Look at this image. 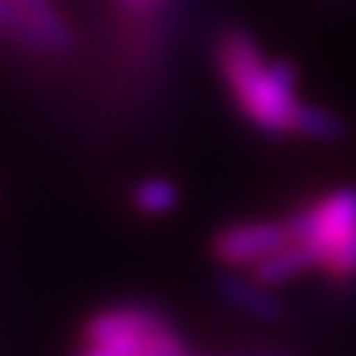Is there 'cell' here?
<instances>
[{
	"label": "cell",
	"mask_w": 356,
	"mask_h": 356,
	"mask_svg": "<svg viewBox=\"0 0 356 356\" xmlns=\"http://www.w3.org/2000/svg\"><path fill=\"white\" fill-rule=\"evenodd\" d=\"M217 69L241 116L264 134H297L303 102L297 72L285 60H267L247 30L229 27L217 36Z\"/></svg>",
	"instance_id": "6da1fadb"
},
{
	"label": "cell",
	"mask_w": 356,
	"mask_h": 356,
	"mask_svg": "<svg viewBox=\"0 0 356 356\" xmlns=\"http://www.w3.org/2000/svg\"><path fill=\"white\" fill-rule=\"evenodd\" d=\"M291 241H297L327 280L348 285L356 280V184L315 196L291 217Z\"/></svg>",
	"instance_id": "7a4b0ae2"
},
{
	"label": "cell",
	"mask_w": 356,
	"mask_h": 356,
	"mask_svg": "<svg viewBox=\"0 0 356 356\" xmlns=\"http://www.w3.org/2000/svg\"><path fill=\"white\" fill-rule=\"evenodd\" d=\"M181 350L191 348L161 309L119 303L86 318L74 356H170Z\"/></svg>",
	"instance_id": "3957f363"
},
{
	"label": "cell",
	"mask_w": 356,
	"mask_h": 356,
	"mask_svg": "<svg viewBox=\"0 0 356 356\" xmlns=\"http://www.w3.org/2000/svg\"><path fill=\"white\" fill-rule=\"evenodd\" d=\"M0 24L6 39L36 57L63 60L74 51L72 30L51 0H0Z\"/></svg>",
	"instance_id": "277c9868"
},
{
	"label": "cell",
	"mask_w": 356,
	"mask_h": 356,
	"mask_svg": "<svg viewBox=\"0 0 356 356\" xmlns=\"http://www.w3.org/2000/svg\"><path fill=\"white\" fill-rule=\"evenodd\" d=\"M291 241L288 220H243L222 226L211 238V255L226 270H252L259 261Z\"/></svg>",
	"instance_id": "5b68a950"
},
{
	"label": "cell",
	"mask_w": 356,
	"mask_h": 356,
	"mask_svg": "<svg viewBox=\"0 0 356 356\" xmlns=\"http://www.w3.org/2000/svg\"><path fill=\"white\" fill-rule=\"evenodd\" d=\"M217 288H220V297L226 300L229 306L243 312L247 318L261 321V324H276V321H282L280 300L270 294V288L255 280V276H250V273L241 276L238 270H226V273H220Z\"/></svg>",
	"instance_id": "8992f818"
},
{
	"label": "cell",
	"mask_w": 356,
	"mask_h": 356,
	"mask_svg": "<svg viewBox=\"0 0 356 356\" xmlns=\"http://www.w3.org/2000/svg\"><path fill=\"white\" fill-rule=\"evenodd\" d=\"M131 202L140 214H149V217H163V214H172L181 202V191L178 184L170 181L163 175H149L143 181L134 184L131 191Z\"/></svg>",
	"instance_id": "52a82bcc"
},
{
	"label": "cell",
	"mask_w": 356,
	"mask_h": 356,
	"mask_svg": "<svg viewBox=\"0 0 356 356\" xmlns=\"http://www.w3.org/2000/svg\"><path fill=\"white\" fill-rule=\"evenodd\" d=\"M348 134H350L348 122L339 113H332L327 107H318V104L303 107L297 137H309V140H321V143H341V140H348Z\"/></svg>",
	"instance_id": "ba28073f"
},
{
	"label": "cell",
	"mask_w": 356,
	"mask_h": 356,
	"mask_svg": "<svg viewBox=\"0 0 356 356\" xmlns=\"http://www.w3.org/2000/svg\"><path fill=\"white\" fill-rule=\"evenodd\" d=\"M119 3L134 15H152V13H158V9L166 6V0H119Z\"/></svg>",
	"instance_id": "9c48e42d"
}]
</instances>
